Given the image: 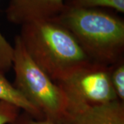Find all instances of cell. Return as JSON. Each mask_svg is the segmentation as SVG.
<instances>
[{
    "label": "cell",
    "instance_id": "6da1fadb",
    "mask_svg": "<svg viewBox=\"0 0 124 124\" xmlns=\"http://www.w3.org/2000/svg\"><path fill=\"white\" fill-rule=\"evenodd\" d=\"M17 36L31 59L55 83L91 63L75 37L57 19L23 24Z\"/></svg>",
    "mask_w": 124,
    "mask_h": 124
},
{
    "label": "cell",
    "instance_id": "7a4b0ae2",
    "mask_svg": "<svg viewBox=\"0 0 124 124\" xmlns=\"http://www.w3.org/2000/svg\"><path fill=\"white\" fill-rule=\"evenodd\" d=\"M55 19L72 34L91 62L109 66L124 59V20L109 9L65 6Z\"/></svg>",
    "mask_w": 124,
    "mask_h": 124
},
{
    "label": "cell",
    "instance_id": "3957f363",
    "mask_svg": "<svg viewBox=\"0 0 124 124\" xmlns=\"http://www.w3.org/2000/svg\"><path fill=\"white\" fill-rule=\"evenodd\" d=\"M13 47L14 87L39 111L44 119L59 124L68 111V102L66 94L31 59L17 35Z\"/></svg>",
    "mask_w": 124,
    "mask_h": 124
},
{
    "label": "cell",
    "instance_id": "277c9868",
    "mask_svg": "<svg viewBox=\"0 0 124 124\" xmlns=\"http://www.w3.org/2000/svg\"><path fill=\"white\" fill-rule=\"evenodd\" d=\"M57 84L66 96L68 110L118 101L111 84L108 66L93 62Z\"/></svg>",
    "mask_w": 124,
    "mask_h": 124
},
{
    "label": "cell",
    "instance_id": "5b68a950",
    "mask_svg": "<svg viewBox=\"0 0 124 124\" xmlns=\"http://www.w3.org/2000/svg\"><path fill=\"white\" fill-rule=\"evenodd\" d=\"M65 7L64 0H10L6 15L12 23L55 19Z\"/></svg>",
    "mask_w": 124,
    "mask_h": 124
},
{
    "label": "cell",
    "instance_id": "8992f818",
    "mask_svg": "<svg viewBox=\"0 0 124 124\" xmlns=\"http://www.w3.org/2000/svg\"><path fill=\"white\" fill-rule=\"evenodd\" d=\"M59 124H124V103L119 101L70 108Z\"/></svg>",
    "mask_w": 124,
    "mask_h": 124
},
{
    "label": "cell",
    "instance_id": "52a82bcc",
    "mask_svg": "<svg viewBox=\"0 0 124 124\" xmlns=\"http://www.w3.org/2000/svg\"><path fill=\"white\" fill-rule=\"evenodd\" d=\"M0 101L10 103L36 119H44L39 111L23 97L2 72H0Z\"/></svg>",
    "mask_w": 124,
    "mask_h": 124
},
{
    "label": "cell",
    "instance_id": "ba28073f",
    "mask_svg": "<svg viewBox=\"0 0 124 124\" xmlns=\"http://www.w3.org/2000/svg\"><path fill=\"white\" fill-rule=\"evenodd\" d=\"M67 6L82 8H106L124 13V0H64Z\"/></svg>",
    "mask_w": 124,
    "mask_h": 124
},
{
    "label": "cell",
    "instance_id": "9c48e42d",
    "mask_svg": "<svg viewBox=\"0 0 124 124\" xmlns=\"http://www.w3.org/2000/svg\"><path fill=\"white\" fill-rule=\"evenodd\" d=\"M108 73L118 101L124 103V59L109 66Z\"/></svg>",
    "mask_w": 124,
    "mask_h": 124
},
{
    "label": "cell",
    "instance_id": "30bf717a",
    "mask_svg": "<svg viewBox=\"0 0 124 124\" xmlns=\"http://www.w3.org/2000/svg\"><path fill=\"white\" fill-rule=\"evenodd\" d=\"M13 47L0 31V72H7L12 67Z\"/></svg>",
    "mask_w": 124,
    "mask_h": 124
},
{
    "label": "cell",
    "instance_id": "8fae6325",
    "mask_svg": "<svg viewBox=\"0 0 124 124\" xmlns=\"http://www.w3.org/2000/svg\"><path fill=\"white\" fill-rule=\"evenodd\" d=\"M22 110L8 102L0 101V124H10L15 119Z\"/></svg>",
    "mask_w": 124,
    "mask_h": 124
},
{
    "label": "cell",
    "instance_id": "7c38bea8",
    "mask_svg": "<svg viewBox=\"0 0 124 124\" xmlns=\"http://www.w3.org/2000/svg\"><path fill=\"white\" fill-rule=\"evenodd\" d=\"M10 124H56L46 119H38L26 112L21 111L18 116Z\"/></svg>",
    "mask_w": 124,
    "mask_h": 124
}]
</instances>
